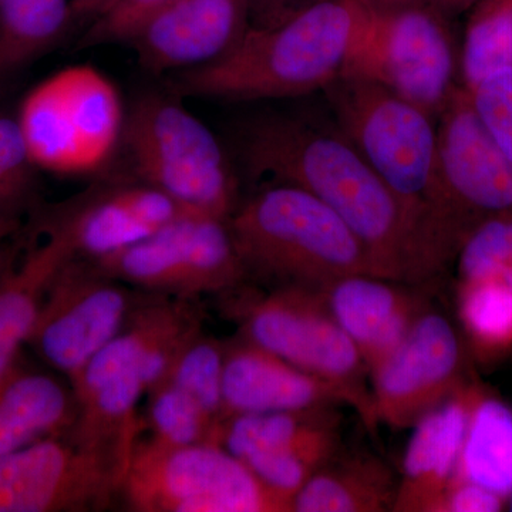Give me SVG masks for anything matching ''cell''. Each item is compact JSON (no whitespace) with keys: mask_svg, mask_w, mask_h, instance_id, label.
Wrapping results in <instances>:
<instances>
[{"mask_svg":"<svg viewBox=\"0 0 512 512\" xmlns=\"http://www.w3.org/2000/svg\"><path fill=\"white\" fill-rule=\"evenodd\" d=\"M224 359L225 340L212 338L201 329L184 343L161 379L190 393L218 426L224 421Z\"/></svg>","mask_w":512,"mask_h":512,"instance_id":"cell-29","label":"cell"},{"mask_svg":"<svg viewBox=\"0 0 512 512\" xmlns=\"http://www.w3.org/2000/svg\"><path fill=\"white\" fill-rule=\"evenodd\" d=\"M37 239L0 281V377L15 365L28 346L50 282L69 259L72 249L62 235L39 227Z\"/></svg>","mask_w":512,"mask_h":512,"instance_id":"cell-22","label":"cell"},{"mask_svg":"<svg viewBox=\"0 0 512 512\" xmlns=\"http://www.w3.org/2000/svg\"><path fill=\"white\" fill-rule=\"evenodd\" d=\"M120 501L134 512L292 511L221 444L174 446L151 437L133 448Z\"/></svg>","mask_w":512,"mask_h":512,"instance_id":"cell-8","label":"cell"},{"mask_svg":"<svg viewBox=\"0 0 512 512\" xmlns=\"http://www.w3.org/2000/svg\"><path fill=\"white\" fill-rule=\"evenodd\" d=\"M222 400L224 420L239 414L348 406L332 384L239 335L225 340Z\"/></svg>","mask_w":512,"mask_h":512,"instance_id":"cell-18","label":"cell"},{"mask_svg":"<svg viewBox=\"0 0 512 512\" xmlns=\"http://www.w3.org/2000/svg\"><path fill=\"white\" fill-rule=\"evenodd\" d=\"M16 120L40 171L80 178L106 170L123 146L127 109L103 70L73 64L33 87Z\"/></svg>","mask_w":512,"mask_h":512,"instance_id":"cell-6","label":"cell"},{"mask_svg":"<svg viewBox=\"0 0 512 512\" xmlns=\"http://www.w3.org/2000/svg\"><path fill=\"white\" fill-rule=\"evenodd\" d=\"M37 171L18 120L0 113V227L22 229L35 208Z\"/></svg>","mask_w":512,"mask_h":512,"instance_id":"cell-31","label":"cell"},{"mask_svg":"<svg viewBox=\"0 0 512 512\" xmlns=\"http://www.w3.org/2000/svg\"><path fill=\"white\" fill-rule=\"evenodd\" d=\"M235 143L249 174L301 187L332 208L366 248L376 276L414 286L443 271L426 229L333 120L259 111L239 121Z\"/></svg>","mask_w":512,"mask_h":512,"instance_id":"cell-1","label":"cell"},{"mask_svg":"<svg viewBox=\"0 0 512 512\" xmlns=\"http://www.w3.org/2000/svg\"><path fill=\"white\" fill-rule=\"evenodd\" d=\"M507 64H512V0H478L461 47V84L470 89Z\"/></svg>","mask_w":512,"mask_h":512,"instance_id":"cell-28","label":"cell"},{"mask_svg":"<svg viewBox=\"0 0 512 512\" xmlns=\"http://www.w3.org/2000/svg\"><path fill=\"white\" fill-rule=\"evenodd\" d=\"M412 286L355 274L336 279L319 291L333 318L355 343L369 373L400 345L427 308Z\"/></svg>","mask_w":512,"mask_h":512,"instance_id":"cell-20","label":"cell"},{"mask_svg":"<svg viewBox=\"0 0 512 512\" xmlns=\"http://www.w3.org/2000/svg\"><path fill=\"white\" fill-rule=\"evenodd\" d=\"M507 507V498L483 485L456 477L443 494L436 512H498Z\"/></svg>","mask_w":512,"mask_h":512,"instance_id":"cell-35","label":"cell"},{"mask_svg":"<svg viewBox=\"0 0 512 512\" xmlns=\"http://www.w3.org/2000/svg\"><path fill=\"white\" fill-rule=\"evenodd\" d=\"M338 407L301 412L239 414L222 421L217 443L241 461L258 454H285L340 447Z\"/></svg>","mask_w":512,"mask_h":512,"instance_id":"cell-23","label":"cell"},{"mask_svg":"<svg viewBox=\"0 0 512 512\" xmlns=\"http://www.w3.org/2000/svg\"><path fill=\"white\" fill-rule=\"evenodd\" d=\"M220 301L239 336L335 386L367 429H375L369 369L318 291L244 284Z\"/></svg>","mask_w":512,"mask_h":512,"instance_id":"cell-5","label":"cell"},{"mask_svg":"<svg viewBox=\"0 0 512 512\" xmlns=\"http://www.w3.org/2000/svg\"><path fill=\"white\" fill-rule=\"evenodd\" d=\"M22 232V229L0 227V281L15 259L18 258L20 249V241L16 239Z\"/></svg>","mask_w":512,"mask_h":512,"instance_id":"cell-38","label":"cell"},{"mask_svg":"<svg viewBox=\"0 0 512 512\" xmlns=\"http://www.w3.org/2000/svg\"><path fill=\"white\" fill-rule=\"evenodd\" d=\"M458 478L507 498L512 491V409L480 393L458 464Z\"/></svg>","mask_w":512,"mask_h":512,"instance_id":"cell-26","label":"cell"},{"mask_svg":"<svg viewBox=\"0 0 512 512\" xmlns=\"http://www.w3.org/2000/svg\"><path fill=\"white\" fill-rule=\"evenodd\" d=\"M319 0H252L251 26L274 25Z\"/></svg>","mask_w":512,"mask_h":512,"instance_id":"cell-36","label":"cell"},{"mask_svg":"<svg viewBox=\"0 0 512 512\" xmlns=\"http://www.w3.org/2000/svg\"><path fill=\"white\" fill-rule=\"evenodd\" d=\"M458 319L478 356L494 357L512 348V288L501 282L458 284Z\"/></svg>","mask_w":512,"mask_h":512,"instance_id":"cell-27","label":"cell"},{"mask_svg":"<svg viewBox=\"0 0 512 512\" xmlns=\"http://www.w3.org/2000/svg\"><path fill=\"white\" fill-rule=\"evenodd\" d=\"M201 329L198 299L151 293L127 325L84 366L70 386L80 396L113 377L138 373L148 390L163 379L184 343Z\"/></svg>","mask_w":512,"mask_h":512,"instance_id":"cell-17","label":"cell"},{"mask_svg":"<svg viewBox=\"0 0 512 512\" xmlns=\"http://www.w3.org/2000/svg\"><path fill=\"white\" fill-rule=\"evenodd\" d=\"M117 0H70L74 28L84 26V29L107 12Z\"/></svg>","mask_w":512,"mask_h":512,"instance_id":"cell-37","label":"cell"},{"mask_svg":"<svg viewBox=\"0 0 512 512\" xmlns=\"http://www.w3.org/2000/svg\"><path fill=\"white\" fill-rule=\"evenodd\" d=\"M73 28L70 0H0V83L55 49Z\"/></svg>","mask_w":512,"mask_h":512,"instance_id":"cell-25","label":"cell"},{"mask_svg":"<svg viewBox=\"0 0 512 512\" xmlns=\"http://www.w3.org/2000/svg\"><path fill=\"white\" fill-rule=\"evenodd\" d=\"M76 417L70 383L33 369L22 356L0 377V457L66 434Z\"/></svg>","mask_w":512,"mask_h":512,"instance_id":"cell-21","label":"cell"},{"mask_svg":"<svg viewBox=\"0 0 512 512\" xmlns=\"http://www.w3.org/2000/svg\"><path fill=\"white\" fill-rule=\"evenodd\" d=\"M128 461L70 436L0 457V512L104 511L120 501Z\"/></svg>","mask_w":512,"mask_h":512,"instance_id":"cell-13","label":"cell"},{"mask_svg":"<svg viewBox=\"0 0 512 512\" xmlns=\"http://www.w3.org/2000/svg\"><path fill=\"white\" fill-rule=\"evenodd\" d=\"M466 90L478 119L512 164V64L488 73Z\"/></svg>","mask_w":512,"mask_h":512,"instance_id":"cell-33","label":"cell"},{"mask_svg":"<svg viewBox=\"0 0 512 512\" xmlns=\"http://www.w3.org/2000/svg\"><path fill=\"white\" fill-rule=\"evenodd\" d=\"M421 2L440 10L448 18H453V16L473 9L478 0H421Z\"/></svg>","mask_w":512,"mask_h":512,"instance_id":"cell-39","label":"cell"},{"mask_svg":"<svg viewBox=\"0 0 512 512\" xmlns=\"http://www.w3.org/2000/svg\"><path fill=\"white\" fill-rule=\"evenodd\" d=\"M458 284L494 278L512 265V211L481 222L458 249Z\"/></svg>","mask_w":512,"mask_h":512,"instance_id":"cell-32","label":"cell"},{"mask_svg":"<svg viewBox=\"0 0 512 512\" xmlns=\"http://www.w3.org/2000/svg\"><path fill=\"white\" fill-rule=\"evenodd\" d=\"M150 295L69 259L50 282L28 346L70 383Z\"/></svg>","mask_w":512,"mask_h":512,"instance_id":"cell-12","label":"cell"},{"mask_svg":"<svg viewBox=\"0 0 512 512\" xmlns=\"http://www.w3.org/2000/svg\"><path fill=\"white\" fill-rule=\"evenodd\" d=\"M369 0H319L274 25L251 26L217 62L175 77L178 96L225 101L323 92L345 69Z\"/></svg>","mask_w":512,"mask_h":512,"instance_id":"cell-2","label":"cell"},{"mask_svg":"<svg viewBox=\"0 0 512 512\" xmlns=\"http://www.w3.org/2000/svg\"><path fill=\"white\" fill-rule=\"evenodd\" d=\"M191 212L138 180L94 185L42 218L43 227L62 235L74 258L97 261L156 234Z\"/></svg>","mask_w":512,"mask_h":512,"instance_id":"cell-15","label":"cell"},{"mask_svg":"<svg viewBox=\"0 0 512 512\" xmlns=\"http://www.w3.org/2000/svg\"><path fill=\"white\" fill-rule=\"evenodd\" d=\"M480 393L468 382L414 424L393 511L436 512L456 480L471 410Z\"/></svg>","mask_w":512,"mask_h":512,"instance_id":"cell-19","label":"cell"},{"mask_svg":"<svg viewBox=\"0 0 512 512\" xmlns=\"http://www.w3.org/2000/svg\"><path fill=\"white\" fill-rule=\"evenodd\" d=\"M370 3L382 8H393V6L412 5V3H420L421 0H369Z\"/></svg>","mask_w":512,"mask_h":512,"instance_id":"cell-40","label":"cell"},{"mask_svg":"<svg viewBox=\"0 0 512 512\" xmlns=\"http://www.w3.org/2000/svg\"><path fill=\"white\" fill-rule=\"evenodd\" d=\"M146 394L151 439L174 446L217 443L220 426L190 393L168 380H161Z\"/></svg>","mask_w":512,"mask_h":512,"instance_id":"cell-30","label":"cell"},{"mask_svg":"<svg viewBox=\"0 0 512 512\" xmlns=\"http://www.w3.org/2000/svg\"><path fill=\"white\" fill-rule=\"evenodd\" d=\"M93 262L104 274L156 295L198 299L247 284L229 220L185 214L156 234Z\"/></svg>","mask_w":512,"mask_h":512,"instance_id":"cell-11","label":"cell"},{"mask_svg":"<svg viewBox=\"0 0 512 512\" xmlns=\"http://www.w3.org/2000/svg\"><path fill=\"white\" fill-rule=\"evenodd\" d=\"M249 279L272 288L322 291L355 274L376 275L345 221L301 187L271 183L239 202L229 218Z\"/></svg>","mask_w":512,"mask_h":512,"instance_id":"cell-3","label":"cell"},{"mask_svg":"<svg viewBox=\"0 0 512 512\" xmlns=\"http://www.w3.org/2000/svg\"><path fill=\"white\" fill-rule=\"evenodd\" d=\"M468 382L463 340L443 313L427 306L400 345L370 370L377 424L413 427Z\"/></svg>","mask_w":512,"mask_h":512,"instance_id":"cell-14","label":"cell"},{"mask_svg":"<svg viewBox=\"0 0 512 512\" xmlns=\"http://www.w3.org/2000/svg\"><path fill=\"white\" fill-rule=\"evenodd\" d=\"M252 23V0H175L128 46L148 72H187L231 52Z\"/></svg>","mask_w":512,"mask_h":512,"instance_id":"cell-16","label":"cell"},{"mask_svg":"<svg viewBox=\"0 0 512 512\" xmlns=\"http://www.w3.org/2000/svg\"><path fill=\"white\" fill-rule=\"evenodd\" d=\"M123 146L138 180L185 211L229 220L237 210V175L224 147L175 97H140L127 110Z\"/></svg>","mask_w":512,"mask_h":512,"instance_id":"cell-7","label":"cell"},{"mask_svg":"<svg viewBox=\"0 0 512 512\" xmlns=\"http://www.w3.org/2000/svg\"><path fill=\"white\" fill-rule=\"evenodd\" d=\"M512 211V164L501 153L463 84L437 117V231L454 261L481 222Z\"/></svg>","mask_w":512,"mask_h":512,"instance_id":"cell-10","label":"cell"},{"mask_svg":"<svg viewBox=\"0 0 512 512\" xmlns=\"http://www.w3.org/2000/svg\"><path fill=\"white\" fill-rule=\"evenodd\" d=\"M507 507H510V510L512 511V491L511 494L508 495Z\"/></svg>","mask_w":512,"mask_h":512,"instance_id":"cell-41","label":"cell"},{"mask_svg":"<svg viewBox=\"0 0 512 512\" xmlns=\"http://www.w3.org/2000/svg\"><path fill=\"white\" fill-rule=\"evenodd\" d=\"M333 123L426 229L448 259L437 231V120L386 87L340 74L323 90Z\"/></svg>","mask_w":512,"mask_h":512,"instance_id":"cell-4","label":"cell"},{"mask_svg":"<svg viewBox=\"0 0 512 512\" xmlns=\"http://www.w3.org/2000/svg\"><path fill=\"white\" fill-rule=\"evenodd\" d=\"M397 484L384 461L369 453L335 454L293 498L296 512L393 511Z\"/></svg>","mask_w":512,"mask_h":512,"instance_id":"cell-24","label":"cell"},{"mask_svg":"<svg viewBox=\"0 0 512 512\" xmlns=\"http://www.w3.org/2000/svg\"><path fill=\"white\" fill-rule=\"evenodd\" d=\"M448 16L427 3L382 6L369 15L340 74L362 77L437 120L457 89V57Z\"/></svg>","mask_w":512,"mask_h":512,"instance_id":"cell-9","label":"cell"},{"mask_svg":"<svg viewBox=\"0 0 512 512\" xmlns=\"http://www.w3.org/2000/svg\"><path fill=\"white\" fill-rule=\"evenodd\" d=\"M175 0H117L100 18L90 23L80 36L79 49L128 43L148 20Z\"/></svg>","mask_w":512,"mask_h":512,"instance_id":"cell-34","label":"cell"}]
</instances>
